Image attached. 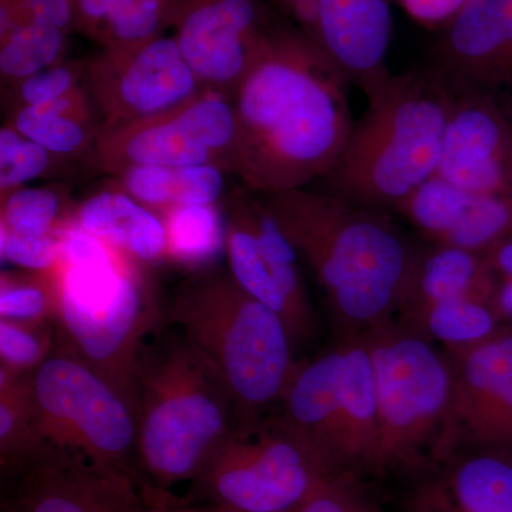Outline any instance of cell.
Masks as SVG:
<instances>
[{"instance_id": "1", "label": "cell", "mask_w": 512, "mask_h": 512, "mask_svg": "<svg viewBox=\"0 0 512 512\" xmlns=\"http://www.w3.org/2000/svg\"><path fill=\"white\" fill-rule=\"evenodd\" d=\"M348 82L312 40L278 22L234 96L229 174L255 194L301 190L338 163L353 130Z\"/></svg>"}, {"instance_id": "2", "label": "cell", "mask_w": 512, "mask_h": 512, "mask_svg": "<svg viewBox=\"0 0 512 512\" xmlns=\"http://www.w3.org/2000/svg\"><path fill=\"white\" fill-rule=\"evenodd\" d=\"M259 195L315 276L340 340L392 322L419 248L392 212L306 188Z\"/></svg>"}, {"instance_id": "3", "label": "cell", "mask_w": 512, "mask_h": 512, "mask_svg": "<svg viewBox=\"0 0 512 512\" xmlns=\"http://www.w3.org/2000/svg\"><path fill=\"white\" fill-rule=\"evenodd\" d=\"M60 238L56 328L136 412L141 352L165 323L151 268L84 231L76 221Z\"/></svg>"}, {"instance_id": "4", "label": "cell", "mask_w": 512, "mask_h": 512, "mask_svg": "<svg viewBox=\"0 0 512 512\" xmlns=\"http://www.w3.org/2000/svg\"><path fill=\"white\" fill-rule=\"evenodd\" d=\"M454 96L453 80L434 64L393 74L367 100L338 163L320 180V191L393 214L436 175Z\"/></svg>"}, {"instance_id": "5", "label": "cell", "mask_w": 512, "mask_h": 512, "mask_svg": "<svg viewBox=\"0 0 512 512\" xmlns=\"http://www.w3.org/2000/svg\"><path fill=\"white\" fill-rule=\"evenodd\" d=\"M137 464L147 485L192 483L235 427L220 379L183 333L164 323L144 346L136 376Z\"/></svg>"}, {"instance_id": "6", "label": "cell", "mask_w": 512, "mask_h": 512, "mask_svg": "<svg viewBox=\"0 0 512 512\" xmlns=\"http://www.w3.org/2000/svg\"><path fill=\"white\" fill-rule=\"evenodd\" d=\"M225 387L235 424L261 420L281 403L295 372L293 342L278 313L249 295L221 268L194 274L164 308Z\"/></svg>"}, {"instance_id": "7", "label": "cell", "mask_w": 512, "mask_h": 512, "mask_svg": "<svg viewBox=\"0 0 512 512\" xmlns=\"http://www.w3.org/2000/svg\"><path fill=\"white\" fill-rule=\"evenodd\" d=\"M278 421L339 477L379 474L375 372L362 336L296 366Z\"/></svg>"}, {"instance_id": "8", "label": "cell", "mask_w": 512, "mask_h": 512, "mask_svg": "<svg viewBox=\"0 0 512 512\" xmlns=\"http://www.w3.org/2000/svg\"><path fill=\"white\" fill-rule=\"evenodd\" d=\"M30 380L37 451H67L103 470L134 478L136 412L70 348L57 328L55 348Z\"/></svg>"}, {"instance_id": "9", "label": "cell", "mask_w": 512, "mask_h": 512, "mask_svg": "<svg viewBox=\"0 0 512 512\" xmlns=\"http://www.w3.org/2000/svg\"><path fill=\"white\" fill-rule=\"evenodd\" d=\"M375 372L379 474L416 470L426 450L436 457L450 406L447 356L416 328L387 322L362 335Z\"/></svg>"}, {"instance_id": "10", "label": "cell", "mask_w": 512, "mask_h": 512, "mask_svg": "<svg viewBox=\"0 0 512 512\" xmlns=\"http://www.w3.org/2000/svg\"><path fill=\"white\" fill-rule=\"evenodd\" d=\"M335 478L342 477L278 420H258L235 424L191 493L215 512H296Z\"/></svg>"}, {"instance_id": "11", "label": "cell", "mask_w": 512, "mask_h": 512, "mask_svg": "<svg viewBox=\"0 0 512 512\" xmlns=\"http://www.w3.org/2000/svg\"><path fill=\"white\" fill-rule=\"evenodd\" d=\"M278 22L266 0H178L171 28L202 89L234 99Z\"/></svg>"}, {"instance_id": "12", "label": "cell", "mask_w": 512, "mask_h": 512, "mask_svg": "<svg viewBox=\"0 0 512 512\" xmlns=\"http://www.w3.org/2000/svg\"><path fill=\"white\" fill-rule=\"evenodd\" d=\"M448 348L453 386L436 457L461 446L512 450V329Z\"/></svg>"}, {"instance_id": "13", "label": "cell", "mask_w": 512, "mask_h": 512, "mask_svg": "<svg viewBox=\"0 0 512 512\" xmlns=\"http://www.w3.org/2000/svg\"><path fill=\"white\" fill-rule=\"evenodd\" d=\"M84 84L103 127L158 116L202 90L174 37L165 35L130 52L89 57Z\"/></svg>"}, {"instance_id": "14", "label": "cell", "mask_w": 512, "mask_h": 512, "mask_svg": "<svg viewBox=\"0 0 512 512\" xmlns=\"http://www.w3.org/2000/svg\"><path fill=\"white\" fill-rule=\"evenodd\" d=\"M453 83L437 177L476 194H510L512 121L498 93Z\"/></svg>"}, {"instance_id": "15", "label": "cell", "mask_w": 512, "mask_h": 512, "mask_svg": "<svg viewBox=\"0 0 512 512\" xmlns=\"http://www.w3.org/2000/svg\"><path fill=\"white\" fill-rule=\"evenodd\" d=\"M18 512H136L134 478L83 457L42 448L19 468Z\"/></svg>"}, {"instance_id": "16", "label": "cell", "mask_w": 512, "mask_h": 512, "mask_svg": "<svg viewBox=\"0 0 512 512\" xmlns=\"http://www.w3.org/2000/svg\"><path fill=\"white\" fill-rule=\"evenodd\" d=\"M394 0H315L316 46L366 99L382 92L393 74L387 66Z\"/></svg>"}, {"instance_id": "17", "label": "cell", "mask_w": 512, "mask_h": 512, "mask_svg": "<svg viewBox=\"0 0 512 512\" xmlns=\"http://www.w3.org/2000/svg\"><path fill=\"white\" fill-rule=\"evenodd\" d=\"M399 214L431 244L484 255L512 234V192L476 194L434 175L402 202Z\"/></svg>"}, {"instance_id": "18", "label": "cell", "mask_w": 512, "mask_h": 512, "mask_svg": "<svg viewBox=\"0 0 512 512\" xmlns=\"http://www.w3.org/2000/svg\"><path fill=\"white\" fill-rule=\"evenodd\" d=\"M431 64L463 86L512 92V56L501 0H468L441 29Z\"/></svg>"}, {"instance_id": "19", "label": "cell", "mask_w": 512, "mask_h": 512, "mask_svg": "<svg viewBox=\"0 0 512 512\" xmlns=\"http://www.w3.org/2000/svg\"><path fill=\"white\" fill-rule=\"evenodd\" d=\"M93 163L104 173L114 175L130 165L187 167L220 161L195 134L183 103L148 119L123 126H101L93 148Z\"/></svg>"}, {"instance_id": "20", "label": "cell", "mask_w": 512, "mask_h": 512, "mask_svg": "<svg viewBox=\"0 0 512 512\" xmlns=\"http://www.w3.org/2000/svg\"><path fill=\"white\" fill-rule=\"evenodd\" d=\"M497 275L483 254L450 245L417 248L400 311L412 320L427 309L454 299H493Z\"/></svg>"}, {"instance_id": "21", "label": "cell", "mask_w": 512, "mask_h": 512, "mask_svg": "<svg viewBox=\"0 0 512 512\" xmlns=\"http://www.w3.org/2000/svg\"><path fill=\"white\" fill-rule=\"evenodd\" d=\"M74 221L148 268L168 262L163 217L117 187L96 192L80 202Z\"/></svg>"}, {"instance_id": "22", "label": "cell", "mask_w": 512, "mask_h": 512, "mask_svg": "<svg viewBox=\"0 0 512 512\" xmlns=\"http://www.w3.org/2000/svg\"><path fill=\"white\" fill-rule=\"evenodd\" d=\"M426 500L436 512H512V450H471L427 490Z\"/></svg>"}, {"instance_id": "23", "label": "cell", "mask_w": 512, "mask_h": 512, "mask_svg": "<svg viewBox=\"0 0 512 512\" xmlns=\"http://www.w3.org/2000/svg\"><path fill=\"white\" fill-rule=\"evenodd\" d=\"M8 124L53 156L70 160L93 154L103 120L84 86L52 103L19 107L13 110Z\"/></svg>"}, {"instance_id": "24", "label": "cell", "mask_w": 512, "mask_h": 512, "mask_svg": "<svg viewBox=\"0 0 512 512\" xmlns=\"http://www.w3.org/2000/svg\"><path fill=\"white\" fill-rule=\"evenodd\" d=\"M167 261L194 274L218 268L227 256V215L220 204L177 205L161 215Z\"/></svg>"}, {"instance_id": "25", "label": "cell", "mask_w": 512, "mask_h": 512, "mask_svg": "<svg viewBox=\"0 0 512 512\" xmlns=\"http://www.w3.org/2000/svg\"><path fill=\"white\" fill-rule=\"evenodd\" d=\"M67 35L40 22H25L0 32V77L12 89L16 84L66 59Z\"/></svg>"}, {"instance_id": "26", "label": "cell", "mask_w": 512, "mask_h": 512, "mask_svg": "<svg viewBox=\"0 0 512 512\" xmlns=\"http://www.w3.org/2000/svg\"><path fill=\"white\" fill-rule=\"evenodd\" d=\"M0 228L23 237L62 234L74 221L77 205L60 185L20 187L0 197Z\"/></svg>"}, {"instance_id": "27", "label": "cell", "mask_w": 512, "mask_h": 512, "mask_svg": "<svg viewBox=\"0 0 512 512\" xmlns=\"http://www.w3.org/2000/svg\"><path fill=\"white\" fill-rule=\"evenodd\" d=\"M32 373L19 377L0 373V461L3 470L18 471L36 454Z\"/></svg>"}, {"instance_id": "28", "label": "cell", "mask_w": 512, "mask_h": 512, "mask_svg": "<svg viewBox=\"0 0 512 512\" xmlns=\"http://www.w3.org/2000/svg\"><path fill=\"white\" fill-rule=\"evenodd\" d=\"M178 0H127L114 10L96 42L107 52H130L164 36Z\"/></svg>"}, {"instance_id": "29", "label": "cell", "mask_w": 512, "mask_h": 512, "mask_svg": "<svg viewBox=\"0 0 512 512\" xmlns=\"http://www.w3.org/2000/svg\"><path fill=\"white\" fill-rule=\"evenodd\" d=\"M498 316L490 302L454 299L434 305L414 320L413 328L448 346L473 345L498 330Z\"/></svg>"}, {"instance_id": "30", "label": "cell", "mask_w": 512, "mask_h": 512, "mask_svg": "<svg viewBox=\"0 0 512 512\" xmlns=\"http://www.w3.org/2000/svg\"><path fill=\"white\" fill-rule=\"evenodd\" d=\"M55 271H5L0 274V318L22 323L55 322L57 316Z\"/></svg>"}, {"instance_id": "31", "label": "cell", "mask_w": 512, "mask_h": 512, "mask_svg": "<svg viewBox=\"0 0 512 512\" xmlns=\"http://www.w3.org/2000/svg\"><path fill=\"white\" fill-rule=\"evenodd\" d=\"M55 322L22 323L0 319V373L28 375L45 362L55 348Z\"/></svg>"}, {"instance_id": "32", "label": "cell", "mask_w": 512, "mask_h": 512, "mask_svg": "<svg viewBox=\"0 0 512 512\" xmlns=\"http://www.w3.org/2000/svg\"><path fill=\"white\" fill-rule=\"evenodd\" d=\"M62 158L33 143L9 124L0 130V197L37 178L56 174Z\"/></svg>"}, {"instance_id": "33", "label": "cell", "mask_w": 512, "mask_h": 512, "mask_svg": "<svg viewBox=\"0 0 512 512\" xmlns=\"http://www.w3.org/2000/svg\"><path fill=\"white\" fill-rule=\"evenodd\" d=\"M86 59L64 60L12 87L13 110L42 106L86 86Z\"/></svg>"}, {"instance_id": "34", "label": "cell", "mask_w": 512, "mask_h": 512, "mask_svg": "<svg viewBox=\"0 0 512 512\" xmlns=\"http://www.w3.org/2000/svg\"><path fill=\"white\" fill-rule=\"evenodd\" d=\"M113 177L114 187L160 215L174 207L175 167L130 165Z\"/></svg>"}, {"instance_id": "35", "label": "cell", "mask_w": 512, "mask_h": 512, "mask_svg": "<svg viewBox=\"0 0 512 512\" xmlns=\"http://www.w3.org/2000/svg\"><path fill=\"white\" fill-rule=\"evenodd\" d=\"M62 252L60 234L23 237L0 228V255L3 264L33 272L55 271Z\"/></svg>"}, {"instance_id": "36", "label": "cell", "mask_w": 512, "mask_h": 512, "mask_svg": "<svg viewBox=\"0 0 512 512\" xmlns=\"http://www.w3.org/2000/svg\"><path fill=\"white\" fill-rule=\"evenodd\" d=\"M227 174L222 165L215 163L175 167L174 207L220 204L227 188Z\"/></svg>"}, {"instance_id": "37", "label": "cell", "mask_w": 512, "mask_h": 512, "mask_svg": "<svg viewBox=\"0 0 512 512\" xmlns=\"http://www.w3.org/2000/svg\"><path fill=\"white\" fill-rule=\"evenodd\" d=\"M25 22H40L70 33L76 30L74 0H16L0 9V32Z\"/></svg>"}, {"instance_id": "38", "label": "cell", "mask_w": 512, "mask_h": 512, "mask_svg": "<svg viewBox=\"0 0 512 512\" xmlns=\"http://www.w3.org/2000/svg\"><path fill=\"white\" fill-rule=\"evenodd\" d=\"M296 512H382L365 494L360 493L355 480L335 478Z\"/></svg>"}, {"instance_id": "39", "label": "cell", "mask_w": 512, "mask_h": 512, "mask_svg": "<svg viewBox=\"0 0 512 512\" xmlns=\"http://www.w3.org/2000/svg\"><path fill=\"white\" fill-rule=\"evenodd\" d=\"M404 12L420 25L430 29H444L468 0H396Z\"/></svg>"}, {"instance_id": "40", "label": "cell", "mask_w": 512, "mask_h": 512, "mask_svg": "<svg viewBox=\"0 0 512 512\" xmlns=\"http://www.w3.org/2000/svg\"><path fill=\"white\" fill-rule=\"evenodd\" d=\"M127 0H74L76 30L96 40L104 22Z\"/></svg>"}, {"instance_id": "41", "label": "cell", "mask_w": 512, "mask_h": 512, "mask_svg": "<svg viewBox=\"0 0 512 512\" xmlns=\"http://www.w3.org/2000/svg\"><path fill=\"white\" fill-rule=\"evenodd\" d=\"M136 512H212L201 511L197 508L188 507L185 504H178L171 500L168 491L157 490V488L144 485L141 488V503Z\"/></svg>"}, {"instance_id": "42", "label": "cell", "mask_w": 512, "mask_h": 512, "mask_svg": "<svg viewBox=\"0 0 512 512\" xmlns=\"http://www.w3.org/2000/svg\"><path fill=\"white\" fill-rule=\"evenodd\" d=\"M484 258L497 278H512V234L488 249Z\"/></svg>"}, {"instance_id": "43", "label": "cell", "mask_w": 512, "mask_h": 512, "mask_svg": "<svg viewBox=\"0 0 512 512\" xmlns=\"http://www.w3.org/2000/svg\"><path fill=\"white\" fill-rule=\"evenodd\" d=\"M491 305L498 319L512 320V278H498Z\"/></svg>"}, {"instance_id": "44", "label": "cell", "mask_w": 512, "mask_h": 512, "mask_svg": "<svg viewBox=\"0 0 512 512\" xmlns=\"http://www.w3.org/2000/svg\"><path fill=\"white\" fill-rule=\"evenodd\" d=\"M501 12H503L505 32H507L512 56V0H501Z\"/></svg>"}, {"instance_id": "45", "label": "cell", "mask_w": 512, "mask_h": 512, "mask_svg": "<svg viewBox=\"0 0 512 512\" xmlns=\"http://www.w3.org/2000/svg\"><path fill=\"white\" fill-rule=\"evenodd\" d=\"M501 101L505 104V106L510 107L512 109V92H501L498 93Z\"/></svg>"}, {"instance_id": "46", "label": "cell", "mask_w": 512, "mask_h": 512, "mask_svg": "<svg viewBox=\"0 0 512 512\" xmlns=\"http://www.w3.org/2000/svg\"><path fill=\"white\" fill-rule=\"evenodd\" d=\"M498 97H500V96H498ZM501 104H503L504 110L507 111L508 117H510V119L512 121V109H510V107L505 106L503 101H501Z\"/></svg>"}, {"instance_id": "47", "label": "cell", "mask_w": 512, "mask_h": 512, "mask_svg": "<svg viewBox=\"0 0 512 512\" xmlns=\"http://www.w3.org/2000/svg\"><path fill=\"white\" fill-rule=\"evenodd\" d=\"M13 2H16V0H2V6L12 5Z\"/></svg>"}, {"instance_id": "48", "label": "cell", "mask_w": 512, "mask_h": 512, "mask_svg": "<svg viewBox=\"0 0 512 512\" xmlns=\"http://www.w3.org/2000/svg\"><path fill=\"white\" fill-rule=\"evenodd\" d=\"M13 512H18V511H13Z\"/></svg>"}, {"instance_id": "49", "label": "cell", "mask_w": 512, "mask_h": 512, "mask_svg": "<svg viewBox=\"0 0 512 512\" xmlns=\"http://www.w3.org/2000/svg\"><path fill=\"white\" fill-rule=\"evenodd\" d=\"M212 512H215V511H212Z\"/></svg>"}]
</instances>
